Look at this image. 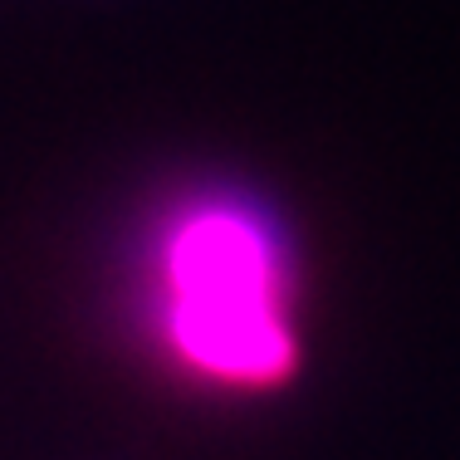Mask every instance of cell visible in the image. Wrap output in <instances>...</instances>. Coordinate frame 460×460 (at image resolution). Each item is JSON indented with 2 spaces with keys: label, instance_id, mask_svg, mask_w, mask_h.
<instances>
[{
  "label": "cell",
  "instance_id": "obj_1",
  "mask_svg": "<svg viewBox=\"0 0 460 460\" xmlns=\"http://www.w3.org/2000/svg\"><path fill=\"white\" fill-rule=\"evenodd\" d=\"M142 309L157 348L211 387H270L294 363L279 230L235 196H191L152 226Z\"/></svg>",
  "mask_w": 460,
  "mask_h": 460
}]
</instances>
